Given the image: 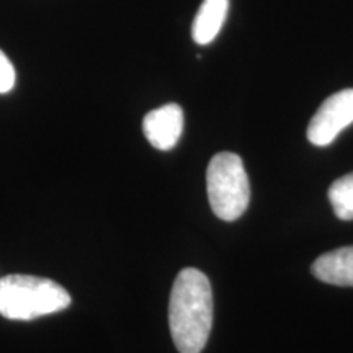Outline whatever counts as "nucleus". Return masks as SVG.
<instances>
[{"label":"nucleus","mask_w":353,"mask_h":353,"mask_svg":"<svg viewBox=\"0 0 353 353\" xmlns=\"http://www.w3.org/2000/svg\"><path fill=\"white\" fill-rule=\"evenodd\" d=\"M169 325L180 353H201L208 342L213 327V291L208 276L196 268H183L175 278Z\"/></svg>","instance_id":"1"},{"label":"nucleus","mask_w":353,"mask_h":353,"mask_svg":"<svg viewBox=\"0 0 353 353\" xmlns=\"http://www.w3.org/2000/svg\"><path fill=\"white\" fill-rule=\"evenodd\" d=\"M70 294L50 278L7 275L0 278V314L12 321H33L64 311Z\"/></svg>","instance_id":"2"},{"label":"nucleus","mask_w":353,"mask_h":353,"mask_svg":"<svg viewBox=\"0 0 353 353\" xmlns=\"http://www.w3.org/2000/svg\"><path fill=\"white\" fill-rule=\"evenodd\" d=\"M206 192L213 213L219 219H239L250 201V185L244 162L234 152H219L206 170Z\"/></svg>","instance_id":"3"},{"label":"nucleus","mask_w":353,"mask_h":353,"mask_svg":"<svg viewBox=\"0 0 353 353\" xmlns=\"http://www.w3.org/2000/svg\"><path fill=\"white\" fill-rule=\"evenodd\" d=\"M353 123V88L330 95L311 118L307 126L309 143L324 148L334 143L341 132Z\"/></svg>","instance_id":"4"},{"label":"nucleus","mask_w":353,"mask_h":353,"mask_svg":"<svg viewBox=\"0 0 353 353\" xmlns=\"http://www.w3.org/2000/svg\"><path fill=\"white\" fill-rule=\"evenodd\" d=\"M143 131L145 139L159 151H170L183 132V110L176 103H167L144 117Z\"/></svg>","instance_id":"5"},{"label":"nucleus","mask_w":353,"mask_h":353,"mask_svg":"<svg viewBox=\"0 0 353 353\" xmlns=\"http://www.w3.org/2000/svg\"><path fill=\"white\" fill-rule=\"evenodd\" d=\"M317 280L335 286H353V245L322 254L312 263Z\"/></svg>","instance_id":"6"},{"label":"nucleus","mask_w":353,"mask_h":353,"mask_svg":"<svg viewBox=\"0 0 353 353\" xmlns=\"http://www.w3.org/2000/svg\"><path fill=\"white\" fill-rule=\"evenodd\" d=\"M229 12V0H203L195 21L192 26V37L195 43L210 44L218 37Z\"/></svg>","instance_id":"7"},{"label":"nucleus","mask_w":353,"mask_h":353,"mask_svg":"<svg viewBox=\"0 0 353 353\" xmlns=\"http://www.w3.org/2000/svg\"><path fill=\"white\" fill-rule=\"evenodd\" d=\"M329 201L339 219H353V172L337 179L329 188Z\"/></svg>","instance_id":"8"},{"label":"nucleus","mask_w":353,"mask_h":353,"mask_svg":"<svg viewBox=\"0 0 353 353\" xmlns=\"http://www.w3.org/2000/svg\"><path fill=\"white\" fill-rule=\"evenodd\" d=\"M17 74L12 61L0 50V94H7L15 87Z\"/></svg>","instance_id":"9"}]
</instances>
